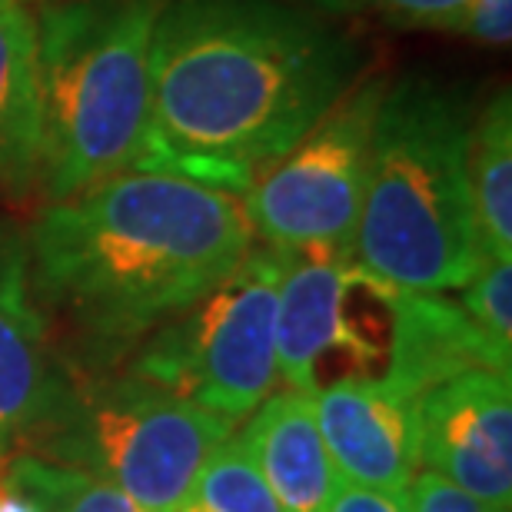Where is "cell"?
I'll return each instance as SVG.
<instances>
[{
  "mask_svg": "<svg viewBox=\"0 0 512 512\" xmlns=\"http://www.w3.org/2000/svg\"><path fill=\"white\" fill-rule=\"evenodd\" d=\"M313 416L343 483L406 499L419 473L416 399L383 386L336 383L313 393Z\"/></svg>",
  "mask_w": 512,
  "mask_h": 512,
  "instance_id": "9",
  "label": "cell"
},
{
  "mask_svg": "<svg viewBox=\"0 0 512 512\" xmlns=\"http://www.w3.org/2000/svg\"><path fill=\"white\" fill-rule=\"evenodd\" d=\"M40 77L37 17L27 0H0V193L37 190Z\"/></svg>",
  "mask_w": 512,
  "mask_h": 512,
  "instance_id": "13",
  "label": "cell"
},
{
  "mask_svg": "<svg viewBox=\"0 0 512 512\" xmlns=\"http://www.w3.org/2000/svg\"><path fill=\"white\" fill-rule=\"evenodd\" d=\"M0 512H40L37 503L24 489L17 486V479L7 473V456L0 459Z\"/></svg>",
  "mask_w": 512,
  "mask_h": 512,
  "instance_id": "22",
  "label": "cell"
},
{
  "mask_svg": "<svg viewBox=\"0 0 512 512\" xmlns=\"http://www.w3.org/2000/svg\"><path fill=\"white\" fill-rule=\"evenodd\" d=\"M286 253L256 247L230 276L124 356L127 370L240 426L276 389V296Z\"/></svg>",
  "mask_w": 512,
  "mask_h": 512,
  "instance_id": "6",
  "label": "cell"
},
{
  "mask_svg": "<svg viewBox=\"0 0 512 512\" xmlns=\"http://www.w3.org/2000/svg\"><path fill=\"white\" fill-rule=\"evenodd\" d=\"M346 263L333 256L286 253L276 296V383L296 393H316L323 360L333 343L336 300Z\"/></svg>",
  "mask_w": 512,
  "mask_h": 512,
  "instance_id": "12",
  "label": "cell"
},
{
  "mask_svg": "<svg viewBox=\"0 0 512 512\" xmlns=\"http://www.w3.org/2000/svg\"><path fill=\"white\" fill-rule=\"evenodd\" d=\"M17 453L87 469L124 489L147 512H177L193 496L203 463L233 429L183 403L124 363L77 366Z\"/></svg>",
  "mask_w": 512,
  "mask_h": 512,
  "instance_id": "5",
  "label": "cell"
},
{
  "mask_svg": "<svg viewBox=\"0 0 512 512\" xmlns=\"http://www.w3.org/2000/svg\"><path fill=\"white\" fill-rule=\"evenodd\" d=\"M383 90L386 77L360 80L300 143L250 180L240 200L263 247L353 260Z\"/></svg>",
  "mask_w": 512,
  "mask_h": 512,
  "instance_id": "7",
  "label": "cell"
},
{
  "mask_svg": "<svg viewBox=\"0 0 512 512\" xmlns=\"http://www.w3.org/2000/svg\"><path fill=\"white\" fill-rule=\"evenodd\" d=\"M237 439L247 446L280 512H326L340 476L316 429L310 393L273 389L247 416Z\"/></svg>",
  "mask_w": 512,
  "mask_h": 512,
  "instance_id": "11",
  "label": "cell"
},
{
  "mask_svg": "<svg viewBox=\"0 0 512 512\" xmlns=\"http://www.w3.org/2000/svg\"><path fill=\"white\" fill-rule=\"evenodd\" d=\"M163 0H50L37 10L47 203L140 170L150 143V47Z\"/></svg>",
  "mask_w": 512,
  "mask_h": 512,
  "instance_id": "4",
  "label": "cell"
},
{
  "mask_svg": "<svg viewBox=\"0 0 512 512\" xmlns=\"http://www.w3.org/2000/svg\"><path fill=\"white\" fill-rule=\"evenodd\" d=\"M473 104L429 74L386 80L353 260L416 293L466 286L486 263L466 180Z\"/></svg>",
  "mask_w": 512,
  "mask_h": 512,
  "instance_id": "3",
  "label": "cell"
},
{
  "mask_svg": "<svg viewBox=\"0 0 512 512\" xmlns=\"http://www.w3.org/2000/svg\"><path fill=\"white\" fill-rule=\"evenodd\" d=\"M386 24L403 30H439V34H459L469 10V0H363Z\"/></svg>",
  "mask_w": 512,
  "mask_h": 512,
  "instance_id": "18",
  "label": "cell"
},
{
  "mask_svg": "<svg viewBox=\"0 0 512 512\" xmlns=\"http://www.w3.org/2000/svg\"><path fill=\"white\" fill-rule=\"evenodd\" d=\"M27 4H34V0H27ZM37 4H50V0H37Z\"/></svg>",
  "mask_w": 512,
  "mask_h": 512,
  "instance_id": "25",
  "label": "cell"
},
{
  "mask_svg": "<svg viewBox=\"0 0 512 512\" xmlns=\"http://www.w3.org/2000/svg\"><path fill=\"white\" fill-rule=\"evenodd\" d=\"M406 506L409 512H489L479 499L463 493L456 483H449L446 476L433 473V469H423V473L413 476Z\"/></svg>",
  "mask_w": 512,
  "mask_h": 512,
  "instance_id": "19",
  "label": "cell"
},
{
  "mask_svg": "<svg viewBox=\"0 0 512 512\" xmlns=\"http://www.w3.org/2000/svg\"><path fill=\"white\" fill-rule=\"evenodd\" d=\"M466 180L486 260H512V97L499 87L473 117Z\"/></svg>",
  "mask_w": 512,
  "mask_h": 512,
  "instance_id": "14",
  "label": "cell"
},
{
  "mask_svg": "<svg viewBox=\"0 0 512 512\" xmlns=\"http://www.w3.org/2000/svg\"><path fill=\"white\" fill-rule=\"evenodd\" d=\"M360 44L293 0H163L150 47V143L163 170L243 197L360 84Z\"/></svg>",
  "mask_w": 512,
  "mask_h": 512,
  "instance_id": "1",
  "label": "cell"
},
{
  "mask_svg": "<svg viewBox=\"0 0 512 512\" xmlns=\"http://www.w3.org/2000/svg\"><path fill=\"white\" fill-rule=\"evenodd\" d=\"M466 40L483 47H509L512 40V0H469L466 20L459 27Z\"/></svg>",
  "mask_w": 512,
  "mask_h": 512,
  "instance_id": "20",
  "label": "cell"
},
{
  "mask_svg": "<svg viewBox=\"0 0 512 512\" xmlns=\"http://www.w3.org/2000/svg\"><path fill=\"white\" fill-rule=\"evenodd\" d=\"M419 463L489 512H512V376L463 370L416 399Z\"/></svg>",
  "mask_w": 512,
  "mask_h": 512,
  "instance_id": "8",
  "label": "cell"
},
{
  "mask_svg": "<svg viewBox=\"0 0 512 512\" xmlns=\"http://www.w3.org/2000/svg\"><path fill=\"white\" fill-rule=\"evenodd\" d=\"M7 473L34 499L40 512H147L120 486L54 459L10 453Z\"/></svg>",
  "mask_w": 512,
  "mask_h": 512,
  "instance_id": "15",
  "label": "cell"
},
{
  "mask_svg": "<svg viewBox=\"0 0 512 512\" xmlns=\"http://www.w3.org/2000/svg\"><path fill=\"white\" fill-rule=\"evenodd\" d=\"M190 499L213 512H280L270 486L237 436L213 449L193 483Z\"/></svg>",
  "mask_w": 512,
  "mask_h": 512,
  "instance_id": "16",
  "label": "cell"
},
{
  "mask_svg": "<svg viewBox=\"0 0 512 512\" xmlns=\"http://www.w3.org/2000/svg\"><path fill=\"white\" fill-rule=\"evenodd\" d=\"M300 4L320 10V14H326V17H346V14L363 10V0H300Z\"/></svg>",
  "mask_w": 512,
  "mask_h": 512,
  "instance_id": "23",
  "label": "cell"
},
{
  "mask_svg": "<svg viewBox=\"0 0 512 512\" xmlns=\"http://www.w3.org/2000/svg\"><path fill=\"white\" fill-rule=\"evenodd\" d=\"M177 512H213V509H207L203 503H197V499H187V503H183Z\"/></svg>",
  "mask_w": 512,
  "mask_h": 512,
  "instance_id": "24",
  "label": "cell"
},
{
  "mask_svg": "<svg viewBox=\"0 0 512 512\" xmlns=\"http://www.w3.org/2000/svg\"><path fill=\"white\" fill-rule=\"evenodd\" d=\"M60 380L64 366L30 290L27 230L0 217V459L44 419Z\"/></svg>",
  "mask_w": 512,
  "mask_h": 512,
  "instance_id": "10",
  "label": "cell"
},
{
  "mask_svg": "<svg viewBox=\"0 0 512 512\" xmlns=\"http://www.w3.org/2000/svg\"><path fill=\"white\" fill-rule=\"evenodd\" d=\"M326 512H409V506H406V499L373 493V489L350 486L340 479V486H336V493L330 499V506H326Z\"/></svg>",
  "mask_w": 512,
  "mask_h": 512,
  "instance_id": "21",
  "label": "cell"
},
{
  "mask_svg": "<svg viewBox=\"0 0 512 512\" xmlns=\"http://www.w3.org/2000/svg\"><path fill=\"white\" fill-rule=\"evenodd\" d=\"M456 303L499 370L512 373V260H486L473 280L459 286Z\"/></svg>",
  "mask_w": 512,
  "mask_h": 512,
  "instance_id": "17",
  "label": "cell"
},
{
  "mask_svg": "<svg viewBox=\"0 0 512 512\" xmlns=\"http://www.w3.org/2000/svg\"><path fill=\"white\" fill-rule=\"evenodd\" d=\"M256 247L237 193L127 170L47 203L27 227L30 290L60 360L120 363Z\"/></svg>",
  "mask_w": 512,
  "mask_h": 512,
  "instance_id": "2",
  "label": "cell"
}]
</instances>
